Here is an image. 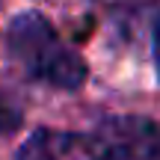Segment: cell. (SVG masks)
<instances>
[{
    "mask_svg": "<svg viewBox=\"0 0 160 160\" xmlns=\"http://www.w3.org/2000/svg\"><path fill=\"white\" fill-rule=\"evenodd\" d=\"M9 57L30 80L53 89H77L86 80V62L71 45H65L51 21L39 12H21L6 30Z\"/></svg>",
    "mask_w": 160,
    "mask_h": 160,
    "instance_id": "cell-1",
    "label": "cell"
},
{
    "mask_svg": "<svg viewBox=\"0 0 160 160\" xmlns=\"http://www.w3.org/2000/svg\"><path fill=\"white\" fill-rule=\"evenodd\" d=\"M104 160H160V125L145 116H107L95 128Z\"/></svg>",
    "mask_w": 160,
    "mask_h": 160,
    "instance_id": "cell-2",
    "label": "cell"
},
{
    "mask_svg": "<svg viewBox=\"0 0 160 160\" xmlns=\"http://www.w3.org/2000/svg\"><path fill=\"white\" fill-rule=\"evenodd\" d=\"M18 160H104L95 137L71 131H36L18 151Z\"/></svg>",
    "mask_w": 160,
    "mask_h": 160,
    "instance_id": "cell-3",
    "label": "cell"
},
{
    "mask_svg": "<svg viewBox=\"0 0 160 160\" xmlns=\"http://www.w3.org/2000/svg\"><path fill=\"white\" fill-rule=\"evenodd\" d=\"M21 128V113L0 95V133H12Z\"/></svg>",
    "mask_w": 160,
    "mask_h": 160,
    "instance_id": "cell-4",
    "label": "cell"
},
{
    "mask_svg": "<svg viewBox=\"0 0 160 160\" xmlns=\"http://www.w3.org/2000/svg\"><path fill=\"white\" fill-rule=\"evenodd\" d=\"M154 57H157V71H160V27H157V36H154Z\"/></svg>",
    "mask_w": 160,
    "mask_h": 160,
    "instance_id": "cell-5",
    "label": "cell"
}]
</instances>
